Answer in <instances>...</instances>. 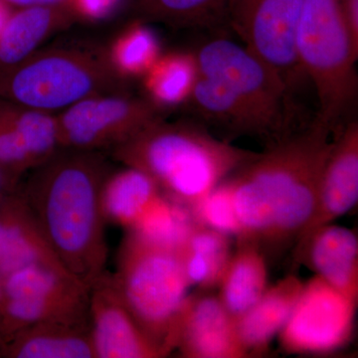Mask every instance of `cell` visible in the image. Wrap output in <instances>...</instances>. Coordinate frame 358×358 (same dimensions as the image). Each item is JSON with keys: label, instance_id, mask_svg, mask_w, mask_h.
Segmentation results:
<instances>
[{"label": "cell", "instance_id": "2", "mask_svg": "<svg viewBox=\"0 0 358 358\" xmlns=\"http://www.w3.org/2000/svg\"><path fill=\"white\" fill-rule=\"evenodd\" d=\"M109 173L102 152L60 148L17 187L63 267L89 289L106 272L101 189Z\"/></svg>", "mask_w": 358, "mask_h": 358}, {"label": "cell", "instance_id": "10", "mask_svg": "<svg viewBox=\"0 0 358 358\" xmlns=\"http://www.w3.org/2000/svg\"><path fill=\"white\" fill-rule=\"evenodd\" d=\"M303 0H231L228 27L271 68L289 94L303 79L296 54V32Z\"/></svg>", "mask_w": 358, "mask_h": 358}, {"label": "cell", "instance_id": "33", "mask_svg": "<svg viewBox=\"0 0 358 358\" xmlns=\"http://www.w3.org/2000/svg\"><path fill=\"white\" fill-rule=\"evenodd\" d=\"M14 9L31 6H51L66 4L69 0H2Z\"/></svg>", "mask_w": 358, "mask_h": 358}, {"label": "cell", "instance_id": "1", "mask_svg": "<svg viewBox=\"0 0 358 358\" xmlns=\"http://www.w3.org/2000/svg\"><path fill=\"white\" fill-rule=\"evenodd\" d=\"M334 131L315 117L229 178L240 235L264 253L294 245L315 208Z\"/></svg>", "mask_w": 358, "mask_h": 358}, {"label": "cell", "instance_id": "14", "mask_svg": "<svg viewBox=\"0 0 358 358\" xmlns=\"http://www.w3.org/2000/svg\"><path fill=\"white\" fill-rule=\"evenodd\" d=\"M187 358L250 357L237 331L236 320L218 294L202 291L188 296L179 319L176 350Z\"/></svg>", "mask_w": 358, "mask_h": 358}, {"label": "cell", "instance_id": "28", "mask_svg": "<svg viewBox=\"0 0 358 358\" xmlns=\"http://www.w3.org/2000/svg\"><path fill=\"white\" fill-rule=\"evenodd\" d=\"M3 102L7 114L31 157L34 169L51 159L61 148L57 115L53 113L21 107L6 100Z\"/></svg>", "mask_w": 358, "mask_h": 358}, {"label": "cell", "instance_id": "7", "mask_svg": "<svg viewBox=\"0 0 358 358\" xmlns=\"http://www.w3.org/2000/svg\"><path fill=\"white\" fill-rule=\"evenodd\" d=\"M201 76L229 90L262 122L268 143L294 131L293 98L280 77L245 46L217 37L195 53Z\"/></svg>", "mask_w": 358, "mask_h": 358}, {"label": "cell", "instance_id": "30", "mask_svg": "<svg viewBox=\"0 0 358 358\" xmlns=\"http://www.w3.org/2000/svg\"><path fill=\"white\" fill-rule=\"evenodd\" d=\"M34 169L31 157L0 99V169L14 186Z\"/></svg>", "mask_w": 358, "mask_h": 358}, {"label": "cell", "instance_id": "15", "mask_svg": "<svg viewBox=\"0 0 358 358\" xmlns=\"http://www.w3.org/2000/svg\"><path fill=\"white\" fill-rule=\"evenodd\" d=\"M294 262L306 264L315 275L355 303L358 301V237L334 223L315 230L294 248Z\"/></svg>", "mask_w": 358, "mask_h": 358}, {"label": "cell", "instance_id": "23", "mask_svg": "<svg viewBox=\"0 0 358 358\" xmlns=\"http://www.w3.org/2000/svg\"><path fill=\"white\" fill-rule=\"evenodd\" d=\"M178 254L190 286L210 291L218 287L232 256L230 236L196 224Z\"/></svg>", "mask_w": 358, "mask_h": 358}, {"label": "cell", "instance_id": "4", "mask_svg": "<svg viewBox=\"0 0 358 358\" xmlns=\"http://www.w3.org/2000/svg\"><path fill=\"white\" fill-rule=\"evenodd\" d=\"M124 79L108 50L69 44L35 51L18 64L0 70V99L30 109L55 113L103 94L122 93Z\"/></svg>", "mask_w": 358, "mask_h": 358}, {"label": "cell", "instance_id": "35", "mask_svg": "<svg viewBox=\"0 0 358 358\" xmlns=\"http://www.w3.org/2000/svg\"><path fill=\"white\" fill-rule=\"evenodd\" d=\"M17 187L8 180L6 174L2 173L1 169H0V197L4 196L7 193L14 192V190L17 189Z\"/></svg>", "mask_w": 358, "mask_h": 358}, {"label": "cell", "instance_id": "27", "mask_svg": "<svg viewBox=\"0 0 358 358\" xmlns=\"http://www.w3.org/2000/svg\"><path fill=\"white\" fill-rule=\"evenodd\" d=\"M110 64L124 78L143 77L160 56V43L152 28L136 20L115 37L109 50Z\"/></svg>", "mask_w": 358, "mask_h": 358}, {"label": "cell", "instance_id": "5", "mask_svg": "<svg viewBox=\"0 0 358 358\" xmlns=\"http://www.w3.org/2000/svg\"><path fill=\"white\" fill-rule=\"evenodd\" d=\"M113 277L138 326L166 355H171L176 350L179 319L192 288L178 252L129 232Z\"/></svg>", "mask_w": 358, "mask_h": 358}, {"label": "cell", "instance_id": "19", "mask_svg": "<svg viewBox=\"0 0 358 358\" xmlns=\"http://www.w3.org/2000/svg\"><path fill=\"white\" fill-rule=\"evenodd\" d=\"M0 348L11 358H96L90 326L35 324L14 334Z\"/></svg>", "mask_w": 358, "mask_h": 358}, {"label": "cell", "instance_id": "22", "mask_svg": "<svg viewBox=\"0 0 358 358\" xmlns=\"http://www.w3.org/2000/svg\"><path fill=\"white\" fill-rule=\"evenodd\" d=\"M162 193L154 179L134 167L109 173L101 189V207L106 222L133 227Z\"/></svg>", "mask_w": 358, "mask_h": 358}, {"label": "cell", "instance_id": "13", "mask_svg": "<svg viewBox=\"0 0 358 358\" xmlns=\"http://www.w3.org/2000/svg\"><path fill=\"white\" fill-rule=\"evenodd\" d=\"M358 199V122L341 124L320 178L315 208L294 248L312 233L352 210Z\"/></svg>", "mask_w": 358, "mask_h": 358}, {"label": "cell", "instance_id": "16", "mask_svg": "<svg viewBox=\"0 0 358 358\" xmlns=\"http://www.w3.org/2000/svg\"><path fill=\"white\" fill-rule=\"evenodd\" d=\"M28 266H46L68 273L16 189L0 197V279Z\"/></svg>", "mask_w": 358, "mask_h": 358}, {"label": "cell", "instance_id": "31", "mask_svg": "<svg viewBox=\"0 0 358 358\" xmlns=\"http://www.w3.org/2000/svg\"><path fill=\"white\" fill-rule=\"evenodd\" d=\"M68 3L77 18L100 21L112 16L121 6L122 0H69Z\"/></svg>", "mask_w": 358, "mask_h": 358}, {"label": "cell", "instance_id": "29", "mask_svg": "<svg viewBox=\"0 0 358 358\" xmlns=\"http://www.w3.org/2000/svg\"><path fill=\"white\" fill-rule=\"evenodd\" d=\"M190 210L197 224L217 230L230 237L233 235L239 236L240 226L229 178L216 186Z\"/></svg>", "mask_w": 358, "mask_h": 358}, {"label": "cell", "instance_id": "24", "mask_svg": "<svg viewBox=\"0 0 358 358\" xmlns=\"http://www.w3.org/2000/svg\"><path fill=\"white\" fill-rule=\"evenodd\" d=\"M199 78L195 53L173 52L159 56L143 76V85L148 101L162 110L187 103Z\"/></svg>", "mask_w": 358, "mask_h": 358}, {"label": "cell", "instance_id": "8", "mask_svg": "<svg viewBox=\"0 0 358 358\" xmlns=\"http://www.w3.org/2000/svg\"><path fill=\"white\" fill-rule=\"evenodd\" d=\"M0 287V345L35 324L90 326V289L63 271L28 266L2 277Z\"/></svg>", "mask_w": 358, "mask_h": 358}, {"label": "cell", "instance_id": "18", "mask_svg": "<svg viewBox=\"0 0 358 358\" xmlns=\"http://www.w3.org/2000/svg\"><path fill=\"white\" fill-rule=\"evenodd\" d=\"M305 282L289 275L268 286L265 293L237 320L238 334L249 355L265 352L291 317Z\"/></svg>", "mask_w": 358, "mask_h": 358}, {"label": "cell", "instance_id": "32", "mask_svg": "<svg viewBox=\"0 0 358 358\" xmlns=\"http://www.w3.org/2000/svg\"><path fill=\"white\" fill-rule=\"evenodd\" d=\"M341 8L355 43L358 45V0H341Z\"/></svg>", "mask_w": 358, "mask_h": 358}, {"label": "cell", "instance_id": "12", "mask_svg": "<svg viewBox=\"0 0 358 358\" xmlns=\"http://www.w3.org/2000/svg\"><path fill=\"white\" fill-rule=\"evenodd\" d=\"M89 322L96 358L167 357L138 326L106 272L90 287Z\"/></svg>", "mask_w": 358, "mask_h": 358}, {"label": "cell", "instance_id": "11", "mask_svg": "<svg viewBox=\"0 0 358 358\" xmlns=\"http://www.w3.org/2000/svg\"><path fill=\"white\" fill-rule=\"evenodd\" d=\"M357 303L315 275L303 285L288 322L278 334L282 350L293 355H324L352 336Z\"/></svg>", "mask_w": 358, "mask_h": 358}, {"label": "cell", "instance_id": "17", "mask_svg": "<svg viewBox=\"0 0 358 358\" xmlns=\"http://www.w3.org/2000/svg\"><path fill=\"white\" fill-rule=\"evenodd\" d=\"M76 18L69 3L14 9L0 34V70L29 57L42 42Z\"/></svg>", "mask_w": 358, "mask_h": 358}, {"label": "cell", "instance_id": "25", "mask_svg": "<svg viewBox=\"0 0 358 358\" xmlns=\"http://www.w3.org/2000/svg\"><path fill=\"white\" fill-rule=\"evenodd\" d=\"M231 0H133L140 20L176 28L213 29L228 26Z\"/></svg>", "mask_w": 358, "mask_h": 358}, {"label": "cell", "instance_id": "34", "mask_svg": "<svg viewBox=\"0 0 358 358\" xmlns=\"http://www.w3.org/2000/svg\"><path fill=\"white\" fill-rule=\"evenodd\" d=\"M13 11V7L0 0V34H1L2 30H3L4 26H6L7 20H8Z\"/></svg>", "mask_w": 358, "mask_h": 358}, {"label": "cell", "instance_id": "9", "mask_svg": "<svg viewBox=\"0 0 358 358\" xmlns=\"http://www.w3.org/2000/svg\"><path fill=\"white\" fill-rule=\"evenodd\" d=\"M150 101L128 94L90 96L57 115L61 148L102 152L114 150L162 119Z\"/></svg>", "mask_w": 358, "mask_h": 358}, {"label": "cell", "instance_id": "20", "mask_svg": "<svg viewBox=\"0 0 358 358\" xmlns=\"http://www.w3.org/2000/svg\"><path fill=\"white\" fill-rule=\"evenodd\" d=\"M268 287L265 253L255 242L238 239L237 248L218 285V296L224 307L237 322Z\"/></svg>", "mask_w": 358, "mask_h": 358}, {"label": "cell", "instance_id": "26", "mask_svg": "<svg viewBox=\"0 0 358 358\" xmlns=\"http://www.w3.org/2000/svg\"><path fill=\"white\" fill-rule=\"evenodd\" d=\"M196 224L190 208L162 192L129 232L178 252Z\"/></svg>", "mask_w": 358, "mask_h": 358}, {"label": "cell", "instance_id": "6", "mask_svg": "<svg viewBox=\"0 0 358 358\" xmlns=\"http://www.w3.org/2000/svg\"><path fill=\"white\" fill-rule=\"evenodd\" d=\"M296 54L317 93L315 117L336 131L357 92L358 45L346 24L341 0H303Z\"/></svg>", "mask_w": 358, "mask_h": 358}, {"label": "cell", "instance_id": "3", "mask_svg": "<svg viewBox=\"0 0 358 358\" xmlns=\"http://www.w3.org/2000/svg\"><path fill=\"white\" fill-rule=\"evenodd\" d=\"M126 166L148 174L162 193L192 208L258 152L190 122H155L112 150Z\"/></svg>", "mask_w": 358, "mask_h": 358}, {"label": "cell", "instance_id": "21", "mask_svg": "<svg viewBox=\"0 0 358 358\" xmlns=\"http://www.w3.org/2000/svg\"><path fill=\"white\" fill-rule=\"evenodd\" d=\"M205 124L229 136H249L268 143V134L256 115L241 101L213 79L199 74L188 102Z\"/></svg>", "mask_w": 358, "mask_h": 358}, {"label": "cell", "instance_id": "36", "mask_svg": "<svg viewBox=\"0 0 358 358\" xmlns=\"http://www.w3.org/2000/svg\"><path fill=\"white\" fill-rule=\"evenodd\" d=\"M0 305H1V287H0Z\"/></svg>", "mask_w": 358, "mask_h": 358}]
</instances>
